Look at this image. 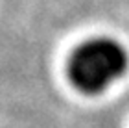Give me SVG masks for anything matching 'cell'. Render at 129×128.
Returning a JSON list of instances; mask_svg holds the SVG:
<instances>
[{
  "instance_id": "obj_1",
  "label": "cell",
  "mask_w": 129,
  "mask_h": 128,
  "mask_svg": "<svg viewBox=\"0 0 129 128\" xmlns=\"http://www.w3.org/2000/svg\"><path fill=\"white\" fill-rule=\"evenodd\" d=\"M127 65V50L118 41L96 37L76 48L68 63V76L81 93L98 95L124 76Z\"/></svg>"
}]
</instances>
